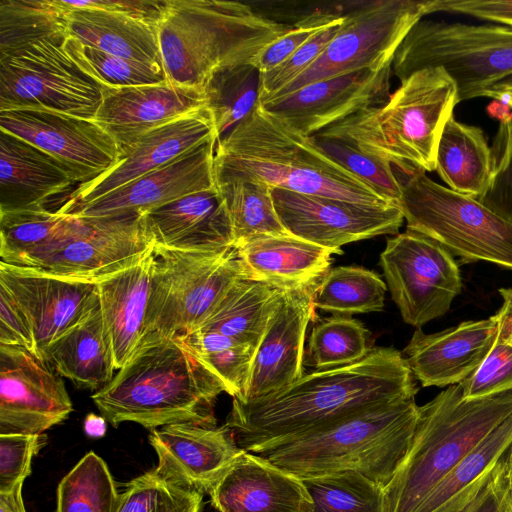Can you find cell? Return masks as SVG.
<instances>
[{"label": "cell", "mask_w": 512, "mask_h": 512, "mask_svg": "<svg viewBox=\"0 0 512 512\" xmlns=\"http://www.w3.org/2000/svg\"><path fill=\"white\" fill-rule=\"evenodd\" d=\"M214 137L172 162L60 214L85 218L142 214L183 196L216 187ZM59 213V212H58Z\"/></svg>", "instance_id": "22"}, {"label": "cell", "mask_w": 512, "mask_h": 512, "mask_svg": "<svg viewBox=\"0 0 512 512\" xmlns=\"http://www.w3.org/2000/svg\"><path fill=\"white\" fill-rule=\"evenodd\" d=\"M442 512H512L504 455Z\"/></svg>", "instance_id": "50"}, {"label": "cell", "mask_w": 512, "mask_h": 512, "mask_svg": "<svg viewBox=\"0 0 512 512\" xmlns=\"http://www.w3.org/2000/svg\"><path fill=\"white\" fill-rule=\"evenodd\" d=\"M203 495L165 480L153 469L125 485L117 512H201Z\"/></svg>", "instance_id": "45"}, {"label": "cell", "mask_w": 512, "mask_h": 512, "mask_svg": "<svg viewBox=\"0 0 512 512\" xmlns=\"http://www.w3.org/2000/svg\"><path fill=\"white\" fill-rule=\"evenodd\" d=\"M235 248L249 279L281 290L320 281L332 255L342 254L290 234L258 236Z\"/></svg>", "instance_id": "30"}, {"label": "cell", "mask_w": 512, "mask_h": 512, "mask_svg": "<svg viewBox=\"0 0 512 512\" xmlns=\"http://www.w3.org/2000/svg\"><path fill=\"white\" fill-rule=\"evenodd\" d=\"M282 290L249 278L237 280L195 331L215 332L258 348Z\"/></svg>", "instance_id": "33"}, {"label": "cell", "mask_w": 512, "mask_h": 512, "mask_svg": "<svg viewBox=\"0 0 512 512\" xmlns=\"http://www.w3.org/2000/svg\"><path fill=\"white\" fill-rule=\"evenodd\" d=\"M393 169L407 229L436 241L461 262L485 261L512 270V223L412 165Z\"/></svg>", "instance_id": "8"}, {"label": "cell", "mask_w": 512, "mask_h": 512, "mask_svg": "<svg viewBox=\"0 0 512 512\" xmlns=\"http://www.w3.org/2000/svg\"><path fill=\"white\" fill-rule=\"evenodd\" d=\"M340 14L315 13L300 20L286 33L267 46L257 57L255 65L265 73L280 65L314 35L326 28Z\"/></svg>", "instance_id": "53"}, {"label": "cell", "mask_w": 512, "mask_h": 512, "mask_svg": "<svg viewBox=\"0 0 512 512\" xmlns=\"http://www.w3.org/2000/svg\"><path fill=\"white\" fill-rule=\"evenodd\" d=\"M370 332L349 316L334 315L315 322L308 340L310 365L326 370L354 364L371 350Z\"/></svg>", "instance_id": "42"}, {"label": "cell", "mask_w": 512, "mask_h": 512, "mask_svg": "<svg viewBox=\"0 0 512 512\" xmlns=\"http://www.w3.org/2000/svg\"><path fill=\"white\" fill-rule=\"evenodd\" d=\"M67 35L39 39L0 58V111L42 108L94 119L106 87L72 58Z\"/></svg>", "instance_id": "11"}, {"label": "cell", "mask_w": 512, "mask_h": 512, "mask_svg": "<svg viewBox=\"0 0 512 512\" xmlns=\"http://www.w3.org/2000/svg\"><path fill=\"white\" fill-rule=\"evenodd\" d=\"M319 281L282 290L278 306L259 344L252 364L247 402L288 386L303 373L304 344L315 317Z\"/></svg>", "instance_id": "23"}, {"label": "cell", "mask_w": 512, "mask_h": 512, "mask_svg": "<svg viewBox=\"0 0 512 512\" xmlns=\"http://www.w3.org/2000/svg\"><path fill=\"white\" fill-rule=\"evenodd\" d=\"M459 103L454 81L442 67L416 71L382 106L360 111L321 132L342 139L391 165L436 171L442 131Z\"/></svg>", "instance_id": "6"}, {"label": "cell", "mask_w": 512, "mask_h": 512, "mask_svg": "<svg viewBox=\"0 0 512 512\" xmlns=\"http://www.w3.org/2000/svg\"><path fill=\"white\" fill-rule=\"evenodd\" d=\"M465 399L481 398L512 389V346L498 337L479 367L460 383Z\"/></svg>", "instance_id": "51"}, {"label": "cell", "mask_w": 512, "mask_h": 512, "mask_svg": "<svg viewBox=\"0 0 512 512\" xmlns=\"http://www.w3.org/2000/svg\"><path fill=\"white\" fill-rule=\"evenodd\" d=\"M387 284L375 271L358 266L329 269L317 285V309L354 314L380 311L384 307Z\"/></svg>", "instance_id": "37"}, {"label": "cell", "mask_w": 512, "mask_h": 512, "mask_svg": "<svg viewBox=\"0 0 512 512\" xmlns=\"http://www.w3.org/2000/svg\"><path fill=\"white\" fill-rule=\"evenodd\" d=\"M512 443V413L471 450L430 492L415 512H442L490 469Z\"/></svg>", "instance_id": "40"}, {"label": "cell", "mask_w": 512, "mask_h": 512, "mask_svg": "<svg viewBox=\"0 0 512 512\" xmlns=\"http://www.w3.org/2000/svg\"><path fill=\"white\" fill-rule=\"evenodd\" d=\"M46 442L43 433L0 435V492L24 482L31 474L32 458Z\"/></svg>", "instance_id": "52"}, {"label": "cell", "mask_w": 512, "mask_h": 512, "mask_svg": "<svg viewBox=\"0 0 512 512\" xmlns=\"http://www.w3.org/2000/svg\"><path fill=\"white\" fill-rule=\"evenodd\" d=\"M505 464H506V477L508 483V489L510 493V497L512 499V443L510 444L508 450L504 454Z\"/></svg>", "instance_id": "62"}, {"label": "cell", "mask_w": 512, "mask_h": 512, "mask_svg": "<svg viewBox=\"0 0 512 512\" xmlns=\"http://www.w3.org/2000/svg\"><path fill=\"white\" fill-rule=\"evenodd\" d=\"M310 137L337 163L390 202L399 205L401 185L390 163L362 152L353 144L342 139L320 134Z\"/></svg>", "instance_id": "47"}, {"label": "cell", "mask_w": 512, "mask_h": 512, "mask_svg": "<svg viewBox=\"0 0 512 512\" xmlns=\"http://www.w3.org/2000/svg\"><path fill=\"white\" fill-rule=\"evenodd\" d=\"M219 512H312L313 499L297 475L245 451L209 492Z\"/></svg>", "instance_id": "26"}, {"label": "cell", "mask_w": 512, "mask_h": 512, "mask_svg": "<svg viewBox=\"0 0 512 512\" xmlns=\"http://www.w3.org/2000/svg\"><path fill=\"white\" fill-rule=\"evenodd\" d=\"M0 285L10 292L29 320L40 357L47 346L98 302L96 281L1 261Z\"/></svg>", "instance_id": "21"}, {"label": "cell", "mask_w": 512, "mask_h": 512, "mask_svg": "<svg viewBox=\"0 0 512 512\" xmlns=\"http://www.w3.org/2000/svg\"><path fill=\"white\" fill-rule=\"evenodd\" d=\"M72 410L61 376L44 360L0 344V435L42 434Z\"/></svg>", "instance_id": "17"}, {"label": "cell", "mask_w": 512, "mask_h": 512, "mask_svg": "<svg viewBox=\"0 0 512 512\" xmlns=\"http://www.w3.org/2000/svg\"><path fill=\"white\" fill-rule=\"evenodd\" d=\"M222 385L180 337L139 345L112 380L91 398L113 426L147 429L177 423L216 426L214 404Z\"/></svg>", "instance_id": "3"}, {"label": "cell", "mask_w": 512, "mask_h": 512, "mask_svg": "<svg viewBox=\"0 0 512 512\" xmlns=\"http://www.w3.org/2000/svg\"><path fill=\"white\" fill-rule=\"evenodd\" d=\"M214 137V119L207 106L156 127L121 149L119 162L109 172L79 185L57 212L94 201Z\"/></svg>", "instance_id": "19"}, {"label": "cell", "mask_w": 512, "mask_h": 512, "mask_svg": "<svg viewBox=\"0 0 512 512\" xmlns=\"http://www.w3.org/2000/svg\"><path fill=\"white\" fill-rule=\"evenodd\" d=\"M233 399L244 401L256 348L215 332L194 331L180 337Z\"/></svg>", "instance_id": "39"}, {"label": "cell", "mask_w": 512, "mask_h": 512, "mask_svg": "<svg viewBox=\"0 0 512 512\" xmlns=\"http://www.w3.org/2000/svg\"><path fill=\"white\" fill-rule=\"evenodd\" d=\"M215 181L228 209L234 247L262 235L289 234L276 213L270 186L240 177Z\"/></svg>", "instance_id": "35"}, {"label": "cell", "mask_w": 512, "mask_h": 512, "mask_svg": "<svg viewBox=\"0 0 512 512\" xmlns=\"http://www.w3.org/2000/svg\"><path fill=\"white\" fill-rule=\"evenodd\" d=\"M428 67H442L454 81L459 103L480 97L512 75V26L419 20L395 52L392 70L400 82Z\"/></svg>", "instance_id": "10"}, {"label": "cell", "mask_w": 512, "mask_h": 512, "mask_svg": "<svg viewBox=\"0 0 512 512\" xmlns=\"http://www.w3.org/2000/svg\"><path fill=\"white\" fill-rule=\"evenodd\" d=\"M302 480L313 499L312 512H384L383 487L358 472Z\"/></svg>", "instance_id": "43"}, {"label": "cell", "mask_w": 512, "mask_h": 512, "mask_svg": "<svg viewBox=\"0 0 512 512\" xmlns=\"http://www.w3.org/2000/svg\"><path fill=\"white\" fill-rule=\"evenodd\" d=\"M152 246L179 251H218L234 247L230 216L216 187L195 192L141 214Z\"/></svg>", "instance_id": "24"}, {"label": "cell", "mask_w": 512, "mask_h": 512, "mask_svg": "<svg viewBox=\"0 0 512 512\" xmlns=\"http://www.w3.org/2000/svg\"><path fill=\"white\" fill-rule=\"evenodd\" d=\"M290 28L243 2L167 0L158 29L167 79L203 89L216 70L255 63Z\"/></svg>", "instance_id": "4"}, {"label": "cell", "mask_w": 512, "mask_h": 512, "mask_svg": "<svg viewBox=\"0 0 512 512\" xmlns=\"http://www.w3.org/2000/svg\"><path fill=\"white\" fill-rule=\"evenodd\" d=\"M492 170L491 147L481 128L452 116L444 126L437 149L436 171L449 189L478 198Z\"/></svg>", "instance_id": "34"}, {"label": "cell", "mask_w": 512, "mask_h": 512, "mask_svg": "<svg viewBox=\"0 0 512 512\" xmlns=\"http://www.w3.org/2000/svg\"><path fill=\"white\" fill-rule=\"evenodd\" d=\"M491 153L490 180L486 190L477 200L512 223V116L499 122Z\"/></svg>", "instance_id": "48"}, {"label": "cell", "mask_w": 512, "mask_h": 512, "mask_svg": "<svg viewBox=\"0 0 512 512\" xmlns=\"http://www.w3.org/2000/svg\"><path fill=\"white\" fill-rule=\"evenodd\" d=\"M63 215L48 209L0 213L1 262L15 265L46 243L56 232Z\"/></svg>", "instance_id": "46"}, {"label": "cell", "mask_w": 512, "mask_h": 512, "mask_svg": "<svg viewBox=\"0 0 512 512\" xmlns=\"http://www.w3.org/2000/svg\"><path fill=\"white\" fill-rule=\"evenodd\" d=\"M68 12L60 0H1L0 58L39 39L67 34Z\"/></svg>", "instance_id": "38"}, {"label": "cell", "mask_w": 512, "mask_h": 512, "mask_svg": "<svg viewBox=\"0 0 512 512\" xmlns=\"http://www.w3.org/2000/svg\"><path fill=\"white\" fill-rule=\"evenodd\" d=\"M149 442L165 480L184 488L208 493L246 451L226 426L177 423L151 430Z\"/></svg>", "instance_id": "20"}, {"label": "cell", "mask_w": 512, "mask_h": 512, "mask_svg": "<svg viewBox=\"0 0 512 512\" xmlns=\"http://www.w3.org/2000/svg\"><path fill=\"white\" fill-rule=\"evenodd\" d=\"M418 407L415 398L374 406L259 455L301 479L354 471L385 487L410 446Z\"/></svg>", "instance_id": "7"}, {"label": "cell", "mask_w": 512, "mask_h": 512, "mask_svg": "<svg viewBox=\"0 0 512 512\" xmlns=\"http://www.w3.org/2000/svg\"><path fill=\"white\" fill-rule=\"evenodd\" d=\"M276 213L290 235L324 248L380 235H396L404 216L398 205L368 206L272 188Z\"/></svg>", "instance_id": "16"}, {"label": "cell", "mask_w": 512, "mask_h": 512, "mask_svg": "<svg viewBox=\"0 0 512 512\" xmlns=\"http://www.w3.org/2000/svg\"><path fill=\"white\" fill-rule=\"evenodd\" d=\"M217 143L243 121L259 102L260 71L254 62L234 64L216 70L204 87Z\"/></svg>", "instance_id": "36"}, {"label": "cell", "mask_w": 512, "mask_h": 512, "mask_svg": "<svg viewBox=\"0 0 512 512\" xmlns=\"http://www.w3.org/2000/svg\"><path fill=\"white\" fill-rule=\"evenodd\" d=\"M380 265L402 319L416 328L447 313L462 289L455 257L414 230L387 239Z\"/></svg>", "instance_id": "14"}, {"label": "cell", "mask_w": 512, "mask_h": 512, "mask_svg": "<svg viewBox=\"0 0 512 512\" xmlns=\"http://www.w3.org/2000/svg\"><path fill=\"white\" fill-rule=\"evenodd\" d=\"M417 391L404 356L375 347L354 364L303 374L254 400L233 399L225 425L240 448L259 454L365 409L415 398Z\"/></svg>", "instance_id": "1"}, {"label": "cell", "mask_w": 512, "mask_h": 512, "mask_svg": "<svg viewBox=\"0 0 512 512\" xmlns=\"http://www.w3.org/2000/svg\"><path fill=\"white\" fill-rule=\"evenodd\" d=\"M497 338L494 316L461 322L440 332L417 329L404 348L405 360L423 387L460 384L490 352Z\"/></svg>", "instance_id": "25"}, {"label": "cell", "mask_w": 512, "mask_h": 512, "mask_svg": "<svg viewBox=\"0 0 512 512\" xmlns=\"http://www.w3.org/2000/svg\"><path fill=\"white\" fill-rule=\"evenodd\" d=\"M428 12L463 14L512 26V0H429Z\"/></svg>", "instance_id": "55"}, {"label": "cell", "mask_w": 512, "mask_h": 512, "mask_svg": "<svg viewBox=\"0 0 512 512\" xmlns=\"http://www.w3.org/2000/svg\"><path fill=\"white\" fill-rule=\"evenodd\" d=\"M153 262L151 246L133 264L96 280L103 324L116 370L129 361L143 338Z\"/></svg>", "instance_id": "28"}, {"label": "cell", "mask_w": 512, "mask_h": 512, "mask_svg": "<svg viewBox=\"0 0 512 512\" xmlns=\"http://www.w3.org/2000/svg\"><path fill=\"white\" fill-rule=\"evenodd\" d=\"M153 252L151 292L141 343L194 332L230 287L237 280L248 278L235 247L201 252L153 246Z\"/></svg>", "instance_id": "9"}, {"label": "cell", "mask_w": 512, "mask_h": 512, "mask_svg": "<svg viewBox=\"0 0 512 512\" xmlns=\"http://www.w3.org/2000/svg\"><path fill=\"white\" fill-rule=\"evenodd\" d=\"M41 359L77 387L97 391L112 380L116 369L99 298L76 324L42 351Z\"/></svg>", "instance_id": "31"}, {"label": "cell", "mask_w": 512, "mask_h": 512, "mask_svg": "<svg viewBox=\"0 0 512 512\" xmlns=\"http://www.w3.org/2000/svg\"><path fill=\"white\" fill-rule=\"evenodd\" d=\"M62 215L54 235L15 265L96 281L133 264L152 246L140 214Z\"/></svg>", "instance_id": "13"}, {"label": "cell", "mask_w": 512, "mask_h": 512, "mask_svg": "<svg viewBox=\"0 0 512 512\" xmlns=\"http://www.w3.org/2000/svg\"><path fill=\"white\" fill-rule=\"evenodd\" d=\"M65 43L78 66L106 88L119 89L168 81L163 66L112 55L82 44L68 35Z\"/></svg>", "instance_id": "44"}, {"label": "cell", "mask_w": 512, "mask_h": 512, "mask_svg": "<svg viewBox=\"0 0 512 512\" xmlns=\"http://www.w3.org/2000/svg\"><path fill=\"white\" fill-rule=\"evenodd\" d=\"M488 115L499 122L505 121L512 116V108L498 100H493L486 108Z\"/></svg>", "instance_id": "61"}, {"label": "cell", "mask_w": 512, "mask_h": 512, "mask_svg": "<svg viewBox=\"0 0 512 512\" xmlns=\"http://www.w3.org/2000/svg\"><path fill=\"white\" fill-rule=\"evenodd\" d=\"M428 5L429 0H376L356 5L343 15L340 28L319 58L269 99L285 96L319 80L392 66L405 36L429 14Z\"/></svg>", "instance_id": "12"}, {"label": "cell", "mask_w": 512, "mask_h": 512, "mask_svg": "<svg viewBox=\"0 0 512 512\" xmlns=\"http://www.w3.org/2000/svg\"><path fill=\"white\" fill-rule=\"evenodd\" d=\"M342 22L343 15H339L280 65L270 71L260 73L259 102L271 98L306 71L325 50Z\"/></svg>", "instance_id": "49"}, {"label": "cell", "mask_w": 512, "mask_h": 512, "mask_svg": "<svg viewBox=\"0 0 512 512\" xmlns=\"http://www.w3.org/2000/svg\"><path fill=\"white\" fill-rule=\"evenodd\" d=\"M206 104L203 89L170 81L106 88L94 119L116 140L121 150L146 132Z\"/></svg>", "instance_id": "27"}, {"label": "cell", "mask_w": 512, "mask_h": 512, "mask_svg": "<svg viewBox=\"0 0 512 512\" xmlns=\"http://www.w3.org/2000/svg\"><path fill=\"white\" fill-rule=\"evenodd\" d=\"M502 305L494 314L497 322V337L504 343L512 346V289L500 288Z\"/></svg>", "instance_id": "57"}, {"label": "cell", "mask_w": 512, "mask_h": 512, "mask_svg": "<svg viewBox=\"0 0 512 512\" xmlns=\"http://www.w3.org/2000/svg\"><path fill=\"white\" fill-rule=\"evenodd\" d=\"M480 97H488L498 100L512 108V75L487 87Z\"/></svg>", "instance_id": "58"}, {"label": "cell", "mask_w": 512, "mask_h": 512, "mask_svg": "<svg viewBox=\"0 0 512 512\" xmlns=\"http://www.w3.org/2000/svg\"><path fill=\"white\" fill-rule=\"evenodd\" d=\"M77 184L59 161L0 130V213L46 209L49 199Z\"/></svg>", "instance_id": "29"}, {"label": "cell", "mask_w": 512, "mask_h": 512, "mask_svg": "<svg viewBox=\"0 0 512 512\" xmlns=\"http://www.w3.org/2000/svg\"><path fill=\"white\" fill-rule=\"evenodd\" d=\"M215 179L240 177L271 188L368 206L396 205L259 104L217 143ZM399 206V205H398Z\"/></svg>", "instance_id": "2"}, {"label": "cell", "mask_w": 512, "mask_h": 512, "mask_svg": "<svg viewBox=\"0 0 512 512\" xmlns=\"http://www.w3.org/2000/svg\"><path fill=\"white\" fill-rule=\"evenodd\" d=\"M23 483H18L7 492H0V512H26L23 498Z\"/></svg>", "instance_id": "59"}, {"label": "cell", "mask_w": 512, "mask_h": 512, "mask_svg": "<svg viewBox=\"0 0 512 512\" xmlns=\"http://www.w3.org/2000/svg\"><path fill=\"white\" fill-rule=\"evenodd\" d=\"M0 130L55 158L78 186L106 174L120 160L116 140L95 119L42 108L9 109L0 111Z\"/></svg>", "instance_id": "15"}, {"label": "cell", "mask_w": 512, "mask_h": 512, "mask_svg": "<svg viewBox=\"0 0 512 512\" xmlns=\"http://www.w3.org/2000/svg\"><path fill=\"white\" fill-rule=\"evenodd\" d=\"M69 9H95L131 16L146 22L160 23L167 0H60Z\"/></svg>", "instance_id": "56"}, {"label": "cell", "mask_w": 512, "mask_h": 512, "mask_svg": "<svg viewBox=\"0 0 512 512\" xmlns=\"http://www.w3.org/2000/svg\"><path fill=\"white\" fill-rule=\"evenodd\" d=\"M158 29V24L103 10L69 9L67 15L68 36L82 44L122 58L163 66Z\"/></svg>", "instance_id": "32"}, {"label": "cell", "mask_w": 512, "mask_h": 512, "mask_svg": "<svg viewBox=\"0 0 512 512\" xmlns=\"http://www.w3.org/2000/svg\"><path fill=\"white\" fill-rule=\"evenodd\" d=\"M392 66L364 69L307 84L285 96L259 102L270 115L306 136L390 98Z\"/></svg>", "instance_id": "18"}, {"label": "cell", "mask_w": 512, "mask_h": 512, "mask_svg": "<svg viewBox=\"0 0 512 512\" xmlns=\"http://www.w3.org/2000/svg\"><path fill=\"white\" fill-rule=\"evenodd\" d=\"M84 431L87 436L100 438L106 432V419L103 416L90 413L84 420Z\"/></svg>", "instance_id": "60"}, {"label": "cell", "mask_w": 512, "mask_h": 512, "mask_svg": "<svg viewBox=\"0 0 512 512\" xmlns=\"http://www.w3.org/2000/svg\"><path fill=\"white\" fill-rule=\"evenodd\" d=\"M119 501L106 462L91 451L60 481L56 512H117Z\"/></svg>", "instance_id": "41"}, {"label": "cell", "mask_w": 512, "mask_h": 512, "mask_svg": "<svg viewBox=\"0 0 512 512\" xmlns=\"http://www.w3.org/2000/svg\"><path fill=\"white\" fill-rule=\"evenodd\" d=\"M512 413V389L465 399L448 386L418 407L410 446L383 487L384 512H415L441 480Z\"/></svg>", "instance_id": "5"}, {"label": "cell", "mask_w": 512, "mask_h": 512, "mask_svg": "<svg viewBox=\"0 0 512 512\" xmlns=\"http://www.w3.org/2000/svg\"><path fill=\"white\" fill-rule=\"evenodd\" d=\"M0 344L22 347L40 357L29 320L14 297L2 285H0Z\"/></svg>", "instance_id": "54"}]
</instances>
